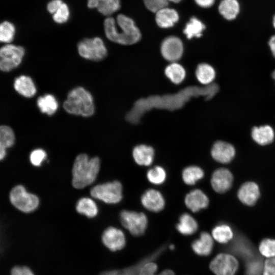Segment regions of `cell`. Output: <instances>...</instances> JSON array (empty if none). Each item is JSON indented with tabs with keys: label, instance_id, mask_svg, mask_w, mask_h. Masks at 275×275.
<instances>
[{
	"label": "cell",
	"instance_id": "cell-37",
	"mask_svg": "<svg viewBox=\"0 0 275 275\" xmlns=\"http://www.w3.org/2000/svg\"><path fill=\"white\" fill-rule=\"evenodd\" d=\"M259 250L263 256L271 258L275 257V240L265 239L263 240L259 247Z\"/></svg>",
	"mask_w": 275,
	"mask_h": 275
},
{
	"label": "cell",
	"instance_id": "cell-5",
	"mask_svg": "<svg viewBox=\"0 0 275 275\" xmlns=\"http://www.w3.org/2000/svg\"><path fill=\"white\" fill-rule=\"evenodd\" d=\"M77 49L82 58L93 61H100L107 54L103 40L99 37L84 39L78 42Z\"/></svg>",
	"mask_w": 275,
	"mask_h": 275
},
{
	"label": "cell",
	"instance_id": "cell-29",
	"mask_svg": "<svg viewBox=\"0 0 275 275\" xmlns=\"http://www.w3.org/2000/svg\"><path fill=\"white\" fill-rule=\"evenodd\" d=\"M196 75L198 81L206 86L212 83L215 77V71L211 65L202 63L197 66Z\"/></svg>",
	"mask_w": 275,
	"mask_h": 275
},
{
	"label": "cell",
	"instance_id": "cell-49",
	"mask_svg": "<svg viewBox=\"0 0 275 275\" xmlns=\"http://www.w3.org/2000/svg\"><path fill=\"white\" fill-rule=\"evenodd\" d=\"M272 77L275 80V70L272 72L271 74Z\"/></svg>",
	"mask_w": 275,
	"mask_h": 275
},
{
	"label": "cell",
	"instance_id": "cell-26",
	"mask_svg": "<svg viewBox=\"0 0 275 275\" xmlns=\"http://www.w3.org/2000/svg\"><path fill=\"white\" fill-rule=\"evenodd\" d=\"M15 141V135L12 129L7 125L0 127V159L6 155V149L12 147Z\"/></svg>",
	"mask_w": 275,
	"mask_h": 275
},
{
	"label": "cell",
	"instance_id": "cell-22",
	"mask_svg": "<svg viewBox=\"0 0 275 275\" xmlns=\"http://www.w3.org/2000/svg\"><path fill=\"white\" fill-rule=\"evenodd\" d=\"M251 136L257 144L265 146L273 141L274 132L273 128L268 125L255 126L252 129Z\"/></svg>",
	"mask_w": 275,
	"mask_h": 275
},
{
	"label": "cell",
	"instance_id": "cell-10",
	"mask_svg": "<svg viewBox=\"0 0 275 275\" xmlns=\"http://www.w3.org/2000/svg\"><path fill=\"white\" fill-rule=\"evenodd\" d=\"M209 266L215 275H235L238 267V262L233 256L221 253L213 258Z\"/></svg>",
	"mask_w": 275,
	"mask_h": 275
},
{
	"label": "cell",
	"instance_id": "cell-30",
	"mask_svg": "<svg viewBox=\"0 0 275 275\" xmlns=\"http://www.w3.org/2000/svg\"><path fill=\"white\" fill-rule=\"evenodd\" d=\"M205 28V24L200 20L196 17H192L186 23L183 33L188 39L194 37L199 38L202 35Z\"/></svg>",
	"mask_w": 275,
	"mask_h": 275
},
{
	"label": "cell",
	"instance_id": "cell-28",
	"mask_svg": "<svg viewBox=\"0 0 275 275\" xmlns=\"http://www.w3.org/2000/svg\"><path fill=\"white\" fill-rule=\"evenodd\" d=\"M37 105L40 112L48 116L53 115L58 108V102L55 97L49 94L40 96Z\"/></svg>",
	"mask_w": 275,
	"mask_h": 275
},
{
	"label": "cell",
	"instance_id": "cell-24",
	"mask_svg": "<svg viewBox=\"0 0 275 275\" xmlns=\"http://www.w3.org/2000/svg\"><path fill=\"white\" fill-rule=\"evenodd\" d=\"M213 241L211 235L203 232L200 237L191 243V248L194 252L200 256H208L212 250Z\"/></svg>",
	"mask_w": 275,
	"mask_h": 275
},
{
	"label": "cell",
	"instance_id": "cell-11",
	"mask_svg": "<svg viewBox=\"0 0 275 275\" xmlns=\"http://www.w3.org/2000/svg\"><path fill=\"white\" fill-rule=\"evenodd\" d=\"M160 51L162 57L173 63L179 60L183 52V45L181 39L171 36L166 38L161 43Z\"/></svg>",
	"mask_w": 275,
	"mask_h": 275
},
{
	"label": "cell",
	"instance_id": "cell-48",
	"mask_svg": "<svg viewBox=\"0 0 275 275\" xmlns=\"http://www.w3.org/2000/svg\"><path fill=\"white\" fill-rule=\"evenodd\" d=\"M169 2H173L174 3H178L180 2L182 0H168Z\"/></svg>",
	"mask_w": 275,
	"mask_h": 275
},
{
	"label": "cell",
	"instance_id": "cell-3",
	"mask_svg": "<svg viewBox=\"0 0 275 275\" xmlns=\"http://www.w3.org/2000/svg\"><path fill=\"white\" fill-rule=\"evenodd\" d=\"M100 166V160L97 157L89 159L86 154L77 156L72 169L73 186L81 189L93 183L99 171Z\"/></svg>",
	"mask_w": 275,
	"mask_h": 275
},
{
	"label": "cell",
	"instance_id": "cell-19",
	"mask_svg": "<svg viewBox=\"0 0 275 275\" xmlns=\"http://www.w3.org/2000/svg\"><path fill=\"white\" fill-rule=\"evenodd\" d=\"M179 16L174 9L165 7L157 11L155 21L158 26L163 29L171 28L178 22Z\"/></svg>",
	"mask_w": 275,
	"mask_h": 275
},
{
	"label": "cell",
	"instance_id": "cell-34",
	"mask_svg": "<svg viewBox=\"0 0 275 275\" xmlns=\"http://www.w3.org/2000/svg\"><path fill=\"white\" fill-rule=\"evenodd\" d=\"M213 238L218 242L226 243L233 237V233L231 227L226 224L215 226L212 231Z\"/></svg>",
	"mask_w": 275,
	"mask_h": 275
},
{
	"label": "cell",
	"instance_id": "cell-36",
	"mask_svg": "<svg viewBox=\"0 0 275 275\" xmlns=\"http://www.w3.org/2000/svg\"><path fill=\"white\" fill-rule=\"evenodd\" d=\"M15 28L13 23L5 21L0 25V41L2 42L9 43L14 38Z\"/></svg>",
	"mask_w": 275,
	"mask_h": 275
},
{
	"label": "cell",
	"instance_id": "cell-18",
	"mask_svg": "<svg viewBox=\"0 0 275 275\" xmlns=\"http://www.w3.org/2000/svg\"><path fill=\"white\" fill-rule=\"evenodd\" d=\"M209 199L201 189H195L188 193L184 199V203L189 210L197 212L208 206Z\"/></svg>",
	"mask_w": 275,
	"mask_h": 275
},
{
	"label": "cell",
	"instance_id": "cell-39",
	"mask_svg": "<svg viewBox=\"0 0 275 275\" xmlns=\"http://www.w3.org/2000/svg\"><path fill=\"white\" fill-rule=\"evenodd\" d=\"M69 16V7L66 4L63 3L60 8L53 14L52 18L54 22L62 24L68 20Z\"/></svg>",
	"mask_w": 275,
	"mask_h": 275
},
{
	"label": "cell",
	"instance_id": "cell-45",
	"mask_svg": "<svg viewBox=\"0 0 275 275\" xmlns=\"http://www.w3.org/2000/svg\"><path fill=\"white\" fill-rule=\"evenodd\" d=\"M263 270L275 275V257L268 258L265 261Z\"/></svg>",
	"mask_w": 275,
	"mask_h": 275
},
{
	"label": "cell",
	"instance_id": "cell-32",
	"mask_svg": "<svg viewBox=\"0 0 275 275\" xmlns=\"http://www.w3.org/2000/svg\"><path fill=\"white\" fill-rule=\"evenodd\" d=\"M204 176L203 170L196 166L187 167L182 173V177L184 182L189 185L195 184L197 181L202 179Z\"/></svg>",
	"mask_w": 275,
	"mask_h": 275
},
{
	"label": "cell",
	"instance_id": "cell-41",
	"mask_svg": "<svg viewBox=\"0 0 275 275\" xmlns=\"http://www.w3.org/2000/svg\"><path fill=\"white\" fill-rule=\"evenodd\" d=\"M146 7L151 12L156 13L160 9L168 7V0H143Z\"/></svg>",
	"mask_w": 275,
	"mask_h": 275
},
{
	"label": "cell",
	"instance_id": "cell-17",
	"mask_svg": "<svg viewBox=\"0 0 275 275\" xmlns=\"http://www.w3.org/2000/svg\"><path fill=\"white\" fill-rule=\"evenodd\" d=\"M164 246L161 247L144 258L138 263L130 267L122 269H113L102 272L99 275H139L140 271L143 265L147 262L153 261L164 251Z\"/></svg>",
	"mask_w": 275,
	"mask_h": 275
},
{
	"label": "cell",
	"instance_id": "cell-7",
	"mask_svg": "<svg viewBox=\"0 0 275 275\" xmlns=\"http://www.w3.org/2000/svg\"><path fill=\"white\" fill-rule=\"evenodd\" d=\"M91 195L108 204H116L122 199V185L118 181L97 185L90 191Z\"/></svg>",
	"mask_w": 275,
	"mask_h": 275
},
{
	"label": "cell",
	"instance_id": "cell-25",
	"mask_svg": "<svg viewBox=\"0 0 275 275\" xmlns=\"http://www.w3.org/2000/svg\"><path fill=\"white\" fill-rule=\"evenodd\" d=\"M177 231L183 235H191L198 230V225L196 219L189 214H182L176 226Z\"/></svg>",
	"mask_w": 275,
	"mask_h": 275
},
{
	"label": "cell",
	"instance_id": "cell-43",
	"mask_svg": "<svg viewBox=\"0 0 275 275\" xmlns=\"http://www.w3.org/2000/svg\"><path fill=\"white\" fill-rule=\"evenodd\" d=\"M11 275H35L32 270L25 266H16L11 271Z\"/></svg>",
	"mask_w": 275,
	"mask_h": 275
},
{
	"label": "cell",
	"instance_id": "cell-31",
	"mask_svg": "<svg viewBox=\"0 0 275 275\" xmlns=\"http://www.w3.org/2000/svg\"><path fill=\"white\" fill-rule=\"evenodd\" d=\"M76 210L79 213L84 214L89 218L96 216L98 211L95 202L89 198L79 199L77 203Z\"/></svg>",
	"mask_w": 275,
	"mask_h": 275
},
{
	"label": "cell",
	"instance_id": "cell-42",
	"mask_svg": "<svg viewBox=\"0 0 275 275\" xmlns=\"http://www.w3.org/2000/svg\"><path fill=\"white\" fill-rule=\"evenodd\" d=\"M46 157V153L44 150L42 149H37L31 152L30 159L33 166L39 167L45 160Z\"/></svg>",
	"mask_w": 275,
	"mask_h": 275
},
{
	"label": "cell",
	"instance_id": "cell-38",
	"mask_svg": "<svg viewBox=\"0 0 275 275\" xmlns=\"http://www.w3.org/2000/svg\"><path fill=\"white\" fill-rule=\"evenodd\" d=\"M157 265L152 261L145 263L140 269L139 275H157L156 272ZM158 275H175L174 272L170 269H166Z\"/></svg>",
	"mask_w": 275,
	"mask_h": 275
},
{
	"label": "cell",
	"instance_id": "cell-14",
	"mask_svg": "<svg viewBox=\"0 0 275 275\" xmlns=\"http://www.w3.org/2000/svg\"><path fill=\"white\" fill-rule=\"evenodd\" d=\"M236 150L231 144L223 141L216 142L212 147L211 155L217 162L221 163H228L234 158Z\"/></svg>",
	"mask_w": 275,
	"mask_h": 275
},
{
	"label": "cell",
	"instance_id": "cell-2",
	"mask_svg": "<svg viewBox=\"0 0 275 275\" xmlns=\"http://www.w3.org/2000/svg\"><path fill=\"white\" fill-rule=\"evenodd\" d=\"M106 37L111 41L125 45L136 43L141 38V33L132 19L123 14H119L116 20L107 17L104 21Z\"/></svg>",
	"mask_w": 275,
	"mask_h": 275
},
{
	"label": "cell",
	"instance_id": "cell-21",
	"mask_svg": "<svg viewBox=\"0 0 275 275\" xmlns=\"http://www.w3.org/2000/svg\"><path fill=\"white\" fill-rule=\"evenodd\" d=\"M15 91L22 96L30 98L36 93V88L32 79L22 75L15 78L13 84Z\"/></svg>",
	"mask_w": 275,
	"mask_h": 275
},
{
	"label": "cell",
	"instance_id": "cell-33",
	"mask_svg": "<svg viewBox=\"0 0 275 275\" xmlns=\"http://www.w3.org/2000/svg\"><path fill=\"white\" fill-rule=\"evenodd\" d=\"M164 72L166 76L175 84L181 83L185 76L184 68L181 65L175 62L168 65Z\"/></svg>",
	"mask_w": 275,
	"mask_h": 275
},
{
	"label": "cell",
	"instance_id": "cell-8",
	"mask_svg": "<svg viewBox=\"0 0 275 275\" xmlns=\"http://www.w3.org/2000/svg\"><path fill=\"white\" fill-rule=\"evenodd\" d=\"M120 218L122 225L132 235L140 236L144 234L148 220L144 213L123 210L120 213Z\"/></svg>",
	"mask_w": 275,
	"mask_h": 275
},
{
	"label": "cell",
	"instance_id": "cell-16",
	"mask_svg": "<svg viewBox=\"0 0 275 275\" xmlns=\"http://www.w3.org/2000/svg\"><path fill=\"white\" fill-rule=\"evenodd\" d=\"M141 201L143 206L152 212L162 210L165 205V201L162 194L157 190L149 189L142 195Z\"/></svg>",
	"mask_w": 275,
	"mask_h": 275
},
{
	"label": "cell",
	"instance_id": "cell-15",
	"mask_svg": "<svg viewBox=\"0 0 275 275\" xmlns=\"http://www.w3.org/2000/svg\"><path fill=\"white\" fill-rule=\"evenodd\" d=\"M260 196L258 185L253 181H247L242 184L237 192L239 201L247 206H253L258 201Z\"/></svg>",
	"mask_w": 275,
	"mask_h": 275
},
{
	"label": "cell",
	"instance_id": "cell-50",
	"mask_svg": "<svg viewBox=\"0 0 275 275\" xmlns=\"http://www.w3.org/2000/svg\"><path fill=\"white\" fill-rule=\"evenodd\" d=\"M273 27L275 29V15H274L273 17Z\"/></svg>",
	"mask_w": 275,
	"mask_h": 275
},
{
	"label": "cell",
	"instance_id": "cell-35",
	"mask_svg": "<svg viewBox=\"0 0 275 275\" xmlns=\"http://www.w3.org/2000/svg\"><path fill=\"white\" fill-rule=\"evenodd\" d=\"M166 172L160 166H155L149 169L147 173V178L148 181L156 185L162 184L166 180Z\"/></svg>",
	"mask_w": 275,
	"mask_h": 275
},
{
	"label": "cell",
	"instance_id": "cell-12",
	"mask_svg": "<svg viewBox=\"0 0 275 275\" xmlns=\"http://www.w3.org/2000/svg\"><path fill=\"white\" fill-rule=\"evenodd\" d=\"M101 239L103 244L113 252L121 250L126 244V238L123 232L114 227H108L104 231Z\"/></svg>",
	"mask_w": 275,
	"mask_h": 275
},
{
	"label": "cell",
	"instance_id": "cell-9",
	"mask_svg": "<svg viewBox=\"0 0 275 275\" xmlns=\"http://www.w3.org/2000/svg\"><path fill=\"white\" fill-rule=\"evenodd\" d=\"M25 53L20 46L8 44L0 49V68L2 71L9 72L17 67L21 63Z\"/></svg>",
	"mask_w": 275,
	"mask_h": 275
},
{
	"label": "cell",
	"instance_id": "cell-6",
	"mask_svg": "<svg viewBox=\"0 0 275 275\" xmlns=\"http://www.w3.org/2000/svg\"><path fill=\"white\" fill-rule=\"evenodd\" d=\"M11 203L17 209L25 213L35 210L38 206V197L33 194L28 193L21 185L14 187L9 195Z\"/></svg>",
	"mask_w": 275,
	"mask_h": 275
},
{
	"label": "cell",
	"instance_id": "cell-27",
	"mask_svg": "<svg viewBox=\"0 0 275 275\" xmlns=\"http://www.w3.org/2000/svg\"><path fill=\"white\" fill-rule=\"evenodd\" d=\"M220 14L226 19H234L240 11L239 4L237 0H222L218 6Z\"/></svg>",
	"mask_w": 275,
	"mask_h": 275
},
{
	"label": "cell",
	"instance_id": "cell-20",
	"mask_svg": "<svg viewBox=\"0 0 275 275\" xmlns=\"http://www.w3.org/2000/svg\"><path fill=\"white\" fill-rule=\"evenodd\" d=\"M132 156L138 164L148 166L153 161L154 150L150 146L146 145H138L133 149Z\"/></svg>",
	"mask_w": 275,
	"mask_h": 275
},
{
	"label": "cell",
	"instance_id": "cell-46",
	"mask_svg": "<svg viewBox=\"0 0 275 275\" xmlns=\"http://www.w3.org/2000/svg\"><path fill=\"white\" fill-rule=\"evenodd\" d=\"M195 3L202 8H209L214 3L215 0H195Z\"/></svg>",
	"mask_w": 275,
	"mask_h": 275
},
{
	"label": "cell",
	"instance_id": "cell-47",
	"mask_svg": "<svg viewBox=\"0 0 275 275\" xmlns=\"http://www.w3.org/2000/svg\"><path fill=\"white\" fill-rule=\"evenodd\" d=\"M270 50L272 56L275 58V35L272 36L268 42Z\"/></svg>",
	"mask_w": 275,
	"mask_h": 275
},
{
	"label": "cell",
	"instance_id": "cell-4",
	"mask_svg": "<svg viewBox=\"0 0 275 275\" xmlns=\"http://www.w3.org/2000/svg\"><path fill=\"white\" fill-rule=\"evenodd\" d=\"M63 108L70 114L90 117L95 111L93 96L83 87H76L68 93Z\"/></svg>",
	"mask_w": 275,
	"mask_h": 275
},
{
	"label": "cell",
	"instance_id": "cell-13",
	"mask_svg": "<svg viewBox=\"0 0 275 275\" xmlns=\"http://www.w3.org/2000/svg\"><path fill=\"white\" fill-rule=\"evenodd\" d=\"M233 182L232 173L229 169L224 168L215 170L210 180L213 190L219 194L224 193L230 189Z\"/></svg>",
	"mask_w": 275,
	"mask_h": 275
},
{
	"label": "cell",
	"instance_id": "cell-40",
	"mask_svg": "<svg viewBox=\"0 0 275 275\" xmlns=\"http://www.w3.org/2000/svg\"><path fill=\"white\" fill-rule=\"evenodd\" d=\"M263 268L264 266L260 260L253 259L246 265L245 275H261L263 273Z\"/></svg>",
	"mask_w": 275,
	"mask_h": 275
},
{
	"label": "cell",
	"instance_id": "cell-23",
	"mask_svg": "<svg viewBox=\"0 0 275 275\" xmlns=\"http://www.w3.org/2000/svg\"><path fill=\"white\" fill-rule=\"evenodd\" d=\"M88 7L96 8L102 14L110 15L120 8V0H88Z\"/></svg>",
	"mask_w": 275,
	"mask_h": 275
},
{
	"label": "cell",
	"instance_id": "cell-1",
	"mask_svg": "<svg viewBox=\"0 0 275 275\" xmlns=\"http://www.w3.org/2000/svg\"><path fill=\"white\" fill-rule=\"evenodd\" d=\"M217 84L212 83L203 87L191 86L179 92L162 96H151L138 100L126 115V120L131 123L138 124L143 115L152 108L170 111L179 109L193 97L203 96L206 100L212 98L219 91Z\"/></svg>",
	"mask_w": 275,
	"mask_h": 275
},
{
	"label": "cell",
	"instance_id": "cell-51",
	"mask_svg": "<svg viewBox=\"0 0 275 275\" xmlns=\"http://www.w3.org/2000/svg\"><path fill=\"white\" fill-rule=\"evenodd\" d=\"M174 246L173 245H170V248L171 249V250H173L174 249Z\"/></svg>",
	"mask_w": 275,
	"mask_h": 275
},
{
	"label": "cell",
	"instance_id": "cell-44",
	"mask_svg": "<svg viewBox=\"0 0 275 275\" xmlns=\"http://www.w3.org/2000/svg\"><path fill=\"white\" fill-rule=\"evenodd\" d=\"M63 4L62 0H51L47 5V10L50 14H53Z\"/></svg>",
	"mask_w": 275,
	"mask_h": 275
}]
</instances>
